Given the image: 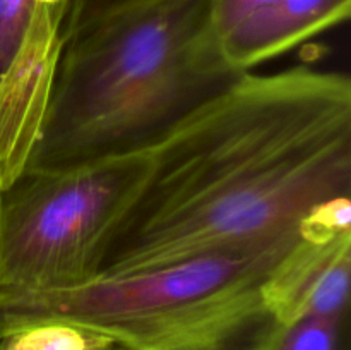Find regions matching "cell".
<instances>
[{
    "label": "cell",
    "mask_w": 351,
    "mask_h": 350,
    "mask_svg": "<svg viewBox=\"0 0 351 350\" xmlns=\"http://www.w3.org/2000/svg\"><path fill=\"white\" fill-rule=\"evenodd\" d=\"M151 160L99 277L295 239L351 198V79L308 65L243 72Z\"/></svg>",
    "instance_id": "6da1fadb"
},
{
    "label": "cell",
    "mask_w": 351,
    "mask_h": 350,
    "mask_svg": "<svg viewBox=\"0 0 351 350\" xmlns=\"http://www.w3.org/2000/svg\"><path fill=\"white\" fill-rule=\"evenodd\" d=\"M211 27V0H146L65 40L26 170L151 153L239 75Z\"/></svg>",
    "instance_id": "7a4b0ae2"
},
{
    "label": "cell",
    "mask_w": 351,
    "mask_h": 350,
    "mask_svg": "<svg viewBox=\"0 0 351 350\" xmlns=\"http://www.w3.org/2000/svg\"><path fill=\"white\" fill-rule=\"evenodd\" d=\"M302 233L154 270L96 277L65 290L5 295L0 297V338L26 323L62 319L137 350H189L266 307L264 285Z\"/></svg>",
    "instance_id": "3957f363"
},
{
    "label": "cell",
    "mask_w": 351,
    "mask_h": 350,
    "mask_svg": "<svg viewBox=\"0 0 351 350\" xmlns=\"http://www.w3.org/2000/svg\"><path fill=\"white\" fill-rule=\"evenodd\" d=\"M151 153L24 170L0 187V297L99 277L105 250L151 172Z\"/></svg>",
    "instance_id": "277c9868"
},
{
    "label": "cell",
    "mask_w": 351,
    "mask_h": 350,
    "mask_svg": "<svg viewBox=\"0 0 351 350\" xmlns=\"http://www.w3.org/2000/svg\"><path fill=\"white\" fill-rule=\"evenodd\" d=\"M29 21L0 72V187L29 165L41 137L65 47L71 0H31Z\"/></svg>",
    "instance_id": "5b68a950"
},
{
    "label": "cell",
    "mask_w": 351,
    "mask_h": 350,
    "mask_svg": "<svg viewBox=\"0 0 351 350\" xmlns=\"http://www.w3.org/2000/svg\"><path fill=\"white\" fill-rule=\"evenodd\" d=\"M351 198L324 209L264 285V304L280 321L350 314Z\"/></svg>",
    "instance_id": "8992f818"
},
{
    "label": "cell",
    "mask_w": 351,
    "mask_h": 350,
    "mask_svg": "<svg viewBox=\"0 0 351 350\" xmlns=\"http://www.w3.org/2000/svg\"><path fill=\"white\" fill-rule=\"evenodd\" d=\"M351 0H274L219 40L225 60L237 72L287 54L308 38L345 23Z\"/></svg>",
    "instance_id": "52a82bcc"
},
{
    "label": "cell",
    "mask_w": 351,
    "mask_h": 350,
    "mask_svg": "<svg viewBox=\"0 0 351 350\" xmlns=\"http://www.w3.org/2000/svg\"><path fill=\"white\" fill-rule=\"evenodd\" d=\"M119 345L123 343L108 333L62 319L26 323L0 338V350H115Z\"/></svg>",
    "instance_id": "ba28073f"
},
{
    "label": "cell",
    "mask_w": 351,
    "mask_h": 350,
    "mask_svg": "<svg viewBox=\"0 0 351 350\" xmlns=\"http://www.w3.org/2000/svg\"><path fill=\"white\" fill-rule=\"evenodd\" d=\"M250 350H350V314L273 323Z\"/></svg>",
    "instance_id": "9c48e42d"
},
{
    "label": "cell",
    "mask_w": 351,
    "mask_h": 350,
    "mask_svg": "<svg viewBox=\"0 0 351 350\" xmlns=\"http://www.w3.org/2000/svg\"><path fill=\"white\" fill-rule=\"evenodd\" d=\"M31 0H0V72L12 57L29 21Z\"/></svg>",
    "instance_id": "30bf717a"
},
{
    "label": "cell",
    "mask_w": 351,
    "mask_h": 350,
    "mask_svg": "<svg viewBox=\"0 0 351 350\" xmlns=\"http://www.w3.org/2000/svg\"><path fill=\"white\" fill-rule=\"evenodd\" d=\"M141 2L146 0H71L65 19V40L82 27Z\"/></svg>",
    "instance_id": "8fae6325"
},
{
    "label": "cell",
    "mask_w": 351,
    "mask_h": 350,
    "mask_svg": "<svg viewBox=\"0 0 351 350\" xmlns=\"http://www.w3.org/2000/svg\"><path fill=\"white\" fill-rule=\"evenodd\" d=\"M274 0H211V27L218 41Z\"/></svg>",
    "instance_id": "7c38bea8"
},
{
    "label": "cell",
    "mask_w": 351,
    "mask_h": 350,
    "mask_svg": "<svg viewBox=\"0 0 351 350\" xmlns=\"http://www.w3.org/2000/svg\"><path fill=\"white\" fill-rule=\"evenodd\" d=\"M115 350H137V349H132V347H127V345H119Z\"/></svg>",
    "instance_id": "4fadbf2b"
}]
</instances>
